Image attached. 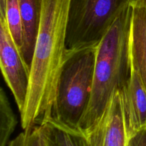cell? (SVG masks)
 <instances>
[{
	"mask_svg": "<svg viewBox=\"0 0 146 146\" xmlns=\"http://www.w3.org/2000/svg\"><path fill=\"white\" fill-rule=\"evenodd\" d=\"M86 138L88 146H126L121 91L113 95L105 115Z\"/></svg>",
	"mask_w": 146,
	"mask_h": 146,
	"instance_id": "obj_6",
	"label": "cell"
},
{
	"mask_svg": "<svg viewBox=\"0 0 146 146\" xmlns=\"http://www.w3.org/2000/svg\"><path fill=\"white\" fill-rule=\"evenodd\" d=\"M121 93L125 130L129 138L146 125V90L134 70Z\"/></svg>",
	"mask_w": 146,
	"mask_h": 146,
	"instance_id": "obj_7",
	"label": "cell"
},
{
	"mask_svg": "<svg viewBox=\"0 0 146 146\" xmlns=\"http://www.w3.org/2000/svg\"><path fill=\"white\" fill-rule=\"evenodd\" d=\"M126 146H146V125L128 138Z\"/></svg>",
	"mask_w": 146,
	"mask_h": 146,
	"instance_id": "obj_14",
	"label": "cell"
},
{
	"mask_svg": "<svg viewBox=\"0 0 146 146\" xmlns=\"http://www.w3.org/2000/svg\"><path fill=\"white\" fill-rule=\"evenodd\" d=\"M6 20L14 43L21 53L23 47V34L19 0H7Z\"/></svg>",
	"mask_w": 146,
	"mask_h": 146,
	"instance_id": "obj_12",
	"label": "cell"
},
{
	"mask_svg": "<svg viewBox=\"0 0 146 146\" xmlns=\"http://www.w3.org/2000/svg\"><path fill=\"white\" fill-rule=\"evenodd\" d=\"M0 65L4 80L12 92L19 112L25 106L30 71L11 35L5 18L0 17Z\"/></svg>",
	"mask_w": 146,
	"mask_h": 146,
	"instance_id": "obj_5",
	"label": "cell"
},
{
	"mask_svg": "<svg viewBox=\"0 0 146 146\" xmlns=\"http://www.w3.org/2000/svg\"><path fill=\"white\" fill-rule=\"evenodd\" d=\"M6 3L7 0H0V17L6 19Z\"/></svg>",
	"mask_w": 146,
	"mask_h": 146,
	"instance_id": "obj_15",
	"label": "cell"
},
{
	"mask_svg": "<svg viewBox=\"0 0 146 146\" xmlns=\"http://www.w3.org/2000/svg\"><path fill=\"white\" fill-rule=\"evenodd\" d=\"M7 146H46L39 125L29 131H24Z\"/></svg>",
	"mask_w": 146,
	"mask_h": 146,
	"instance_id": "obj_13",
	"label": "cell"
},
{
	"mask_svg": "<svg viewBox=\"0 0 146 146\" xmlns=\"http://www.w3.org/2000/svg\"><path fill=\"white\" fill-rule=\"evenodd\" d=\"M131 6H145L146 7V0H130Z\"/></svg>",
	"mask_w": 146,
	"mask_h": 146,
	"instance_id": "obj_16",
	"label": "cell"
},
{
	"mask_svg": "<svg viewBox=\"0 0 146 146\" xmlns=\"http://www.w3.org/2000/svg\"><path fill=\"white\" fill-rule=\"evenodd\" d=\"M43 0H19L22 23L21 56L30 71L39 30Z\"/></svg>",
	"mask_w": 146,
	"mask_h": 146,
	"instance_id": "obj_9",
	"label": "cell"
},
{
	"mask_svg": "<svg viewBox=\"0 0 146 146\" xmlns=\"http://www.w3.org/2000/svg\"><path fill=\"white\" fill-rule=\"evenodd\" d=\"M46 146H88L83 133L66 128L52 121L39 125Z\"/></svg>",
	"mask_w": 146,
	"mask_h": 146,
	"instance_id": "obj_10",
	"label": "cell"
},
{
	"mask_svg": "<svg viewBox=\"0 0 146 146\" xmlns=\"http://www.w3.org/2000/svg\"><path fill=\"white\" fill-rule=\"evenodd\" d=\"M17 124V121L8 98L1 88L0 90V146H7L9 139Z\"/></svg>",
	"mask_w": 146,
	"mask_h": 146,
	"instance_id": "obj_11",
	"label": "cell"
},
{
	"mask_svg": "<svg viewBox=\"0 0 146 146\" xmlns=\"http://www.w3.org/2000/svg\"><path fill=\"white\" fill-rule=\"evenodd\" d=\"M98 45L76 49L67 48L46 121L80 131V123L91 101Z\"/></svg>",
	"mask_w": 146,
	"mask_h": 146,
	"instance_id": "obj_3",
	"label": "cell"
},
{
	"mask_svg": "<svg viewBox=\"0 0 146 146\" xmlns=\"http://www.w3.org/2000/svg\"><path fill=\"white\" fill-rule=\"evenodd\" d=\"M131 19L130 4L117 17L97 47L91 101L80 123V131L86 136L101 121L113 95L122 91L131 75Z\"/></svg>",
	"mask_w": 146,
	"mask_h": 146,
	"instance_id": "obj_2",
	"label": "cell"
},
{
	"mask_svg": "<svg viewBox=\"0 0 146 146\" xmlns=\"http://www.w3.org/2000/svg\"><path fill=\"white\" fill-rule=\"evenodd\" d=\"M130 53L132 69L141 78L146 90V7L132 6Z\"/></svg>",
	"mask_w": 146,
	"mask_h": 146,
	"instance_id": "obj_8",
	"label": "cell"
},
{
	"mask_svg": "<svg viewBox=\"0 0 146 146\" xmlns=\"http://www.w3.org/2000/svg\"><path fill=\"white\" fill-rule=\"evenodd\" d=\"M71 0H43L39 30L30 68V83L21 115L24 131L48 118L67 50L66 34Z\"/></svg>",
	"mask_w": 146,
	"mask_h": 146,
	"instance_id": "obj_1",
	"label": "cell"
},
{
	"mask_svg": "<svg viewBox=\"0 0 146 146\" xmlns=\"http://www.w3.org/2000/svg\"><path fill=\"white\" fill-rule=\"evenodd\" d=\"M130 0H71L66 46L76 49L98 45Z\"/></svg>",
	"mask_w": 146,
	"mask_h": 146,
	"instance_id": "obj_4",
	"label": "cell"
}]
</instances>
